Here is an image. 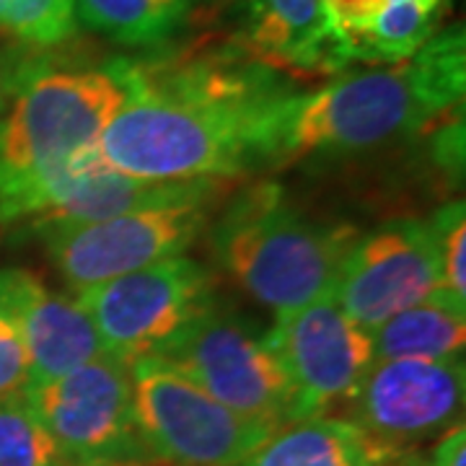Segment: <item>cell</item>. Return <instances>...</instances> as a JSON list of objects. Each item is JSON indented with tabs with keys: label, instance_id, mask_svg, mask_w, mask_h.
I'll return each instance as SVG.
<instances>
[{
	"label": "cell",
	"instance_id": "1",
	"mask_svg": "<svg viewBox=\"0 0 466 466\" xmlns=\"http://www.w3.org/2000/svg\"><path fill=\"white\" fill-rule=\"evenodd\" d=\"M296 88L238 50L168 63L127 60V101L99 148L148 182L238 179L259 168L272 116Z\"/></svg>",
	"mask_w": 466,
	"mask_h": 466
},
{
	"label": "cell",
	"instance_id": "2",
	"mask_svg": "<svg viewBox=\"0 0 466 466\" xmlns=\"http://www.w3.org/2000/svg\"><path fill=\"white\" fill-rule=\"evenodd\" d=\"M464 88L466 36L464 26L453 24L401 63L348 73L303 94L293 91L272 116L259 168L415 137L461 109Z\"/></svg>",
	"mask_w": 466,
	"mask_h": 466
},
{
	"label": "cell",
	"instance_id": "3",
	"mask_svg": "<svg viewBox=\"0 0 466 466\" xmlns=\"http://www.w3.org/2000/svg\"><path fill=\"white\" fill-rule=\"evenodd\" d=\"M127 101V60L99 67L24 63L0 115V226L29 223L55 179L99 148Z\"/></svg>",
	"mask_w": 466,
	"mask_h": 466
},
{
	"label": "cell",
	"instance_id": "4",
	"mask_svg": "<svg viewBox=\"0 0 466 466\" xmlns=\"http://www.w3.org/2000/svg\"><path fill=\"white\" fill-rule=\"evenodd\" d=\"M360 236L311 216L283 184H247L210 220L218 267L275 317L332 296L342 259Z\"/></svg>",
	"mask_w": 466,
	"mask_h": 466
},
{
	"label": "cell",
	"instance_id": "5",
	"mask_svg": "<svg viewBox=\"0 0 466 466\" xmlns=\"http://www.w3.org/2000/svg\"><path fill=\"white\" fill-rule=\"evenodd\" d=\"M133 412L153 466H236L278 428L241 417L158 355L130 360Z\"/></svg>",
	"mask_w": 466,
	"mask_h": 466
},
{
	"label": "cell",
	"instance_id": "6",
	"mask_svg": "<svg viewBox=\"0 0 466 466\" xmlns=\"http://www.w3.org/2000/svg\"><path fill=\"white\" fill-rule=\"evenodd\" d=\"M226 184L171 205L143 208L133 213L39 228L47 257L66 280L67 288L81 296L88 288L109 283L127 272L182 257L216 216L218 202L226 198Z\"/></svg>",
	"mask_w": 466,
	"mask_h": 466
},
{
	"label": "cell",
	"instance_id": "7",
	"mask_svg": "<svg viewBox=\"0 0 466 466\" xmlns=\"http://www.w3.org/2000/svg\"><path fill=\"white\" fill-rule=\"evenodd\" d=\"M158 358L241 417L269 428L303 420L299 394L265 332L218 300Z\"/></svg>",
	"mask_w": 466,
	"mask_h": 466
},
{
	"label": "cell",
	"instance_id": "8",
	"mask_svg": "<svg viewBox=\"0 0 466 466\" xmlns=\"http://www.w3.org/2000/svg\"><path fill=\"white\" fill-rule=\"evenodd\" d=\"M101 345L122 360L161 355L218 303V283L192 257H171L76 296Z\"/></svg>",
	"mask_w": 466,
	"mask_h": 466
},
{
	"label": "cell",
	"instance_id": "9",
	"mask_svg": "<svg viewBox=\"0 0 466 466\" xmlns=\"http://www.w3.org/2000/svg\"><path fill=\"white\" fill-rule=\"evenodd\" d=\"M24 394L73 466L150 464L135 425L127 360L104 352L60 379L26 386Z\"/></svg>",
	"mask_w": 466,
	"mask_h": 466
},
{
	"label": "cell",
	"instance_id": "10",
	"mask_svg": "<svg viewBox=\"0 0 466 466\" xmlns=\"http://www.w3.org/2000/svg\"><path fill=\"white\" fill-rule=\"evenodd\" d=\"M464 355L376 360L342 407L345 420L391 453L417 451L464 422Z\"/></svg>",
	"mask_w": 466,
	"mask_h": 466
},
{
	"label": "cell",
	"instance_id": "11",
	"mask_svg": "<svg viewBox=\"0 0 466 466\" xmlns=\"http://www.w3.org/2000/svg\"><path fill=\"white\" fill-rule=\"evenodd\" d=\"M441 290L438 244L428 218H394L360 233L342 259L332 299L366 329Z\"/></svg>",
	"mask_w": 466,
	"mask_h": 466
},
{
	"label": "cell",
	"instance_id": "12",
	"mask_svg": "<svg viewBox=\"0 0 466 466\" xmlns=\"http://www.w3.org/2000/svg\"><path fill=\"white\" fill-rule=\"evenodd\" d=\"M265 337L306 417L342 410L376 363L370 329L352 321L332 296L275 317Z\"/></svg>",
	"mask_w": 466,
	"mask_h": 466
},
{
	"label": "cell",
	"instance_id": "13",
	"mask_svg": "<svg viewBox=\"0 0 466 466\" xmlns=\"http://www.w3.org/2000/svg\"><path fill=\"white\" fill-rule=\"evenodd\" d=\"M233 45L283 76H337L348 67L324 0H236Z\"/></svg>",
	"mask_w": 466,
	"mask_h": 466
},
{
	"label": "cell",
	"instance_id": "14",
	"mask_svg": "<svg viewBox=\"0 0 466 466\" xmlns=\"http://www.w3.org/2000/svg\"><path fill=\"white\" fill-rule=\"evenodd\" d=\"M0 309L16 319L24 334L29 386L60 379L106 352L78 299L55 293L34 272L0 269Z\"/></svg>",
	"mask_w": 466,
	"mask_h": 466
},
{
	"label": "cell",
	"instance_id": "15",
	"mask_svg": "<svg viewBox=\"0 0 466 466\" xmlns=\"http://www.w3.org/2000/svg\"><path fill=\"white\" fill-rule=\"evenodd\" d=\"M394 456L345 417L311 415L272 431L236 466H386Z\"/></svg>",
	"mask_w": 466,
	"mask_h": 466
},
{
	"label": "cell",
	"instance_id": "16",
	"mask_svg": "<svg viewBox=\"0 0 466 466\" xmlns=\"http://www.w3.org/2000/svg\"><path fill=\"white\" fill-rule=\"evenodd\" d=\"M376 360L422 358L443 360L464 355L466 306L441 290L404 309L373 329Z\"/></svg>",
	"mask_w": 466,
	"mask_h": 466
},
{
	"label": "cell",
	"instance_id": "17",
	"mask_svg": "<svg viewBox=\"0 0 466 466\" xmlns=\"http://www.w3.org/2000/svg\"><path fill=\"white\" fill-rule=\"evenodd\" d=\"M78 24L109 42L148 50L182 32L192 14L189 0H73Z\"/></svg>",
	"mask_w": 466,
	"mask_h": 466
},
{
	"label": "cell",
	"instance_id": "18",
	"mask_svg": "<svg viewBox=\"0 0 466 466\" xmlns=\"http://www.w3.org/2000/svg\"><path fill=\"white\" fill-rule=\"evenodd\" d=\"M0 466H73L24 391L0 400Z\"/></svg>",
	"mask_w": 466,
	"mask_h": 466
},
{
	"label": "cell",
	"instance_id": "19",
	"mask_svg": "<svg viewBox=\"0 0 466 466\" xmlns=\"http://www.w3.org/2000/svg\"><path fill=\"white\" fill-rule=\"evenodd\" d=\"M78 32L73 0H0V34L32 47H57Z\"/></svg>",
	"mask_w": 466,
	"mask_h": 466
},
{
	"label": "cell",
	"instance_id": "20",
	"mask_svg": "<svg viewBox=\"0 0 466 466\" xmlns=\"http://www.w3.org/2000/svg\"><path fill=\"white\" fill-rule=\"evenodd\" d=\"M438 244L441 265V293L466 306V208L461 200L446 202L428 218Z\"/></svg>",
	"mask_w": 466,
	"mask_h": 466
},
{
	"label": "cell",
	"instance_id": "21",
	"mask_svg": "<svg viewBox=\"0 0 466 466\" xmlns=\"http://www.w3.org/2000/svg\"><path fill=\"white\" fill-rule=\"evenodd\" d=\"M32 379L29 350L16 319L0 309V400L26 391Z\"/></svg>",
	"mask_w": 466,
	"mask_h": 466
},
{
	"label": "cell",
	"instance_id": "22",
	"mask_svg": "<svg viewBox=\"0 0 466 466\" xmlns=\"http://www.w3.org/2000/svg\"><path fill=\"white\" fill-rule=\"evenodd\" d=\"M466 464V433L464 422L453 425L433 443V449L422 453V466H464Z\"/></svg>",
	"mask_w": 466,
	"mask_h": 466
},
{
	"label": "cell",
	"instance_id": "23",
	"mask_svg": "<svg viewBox=\"0 0 466 466\" xmlns=\"http://www.w3.org/2000/svg\"><path fill=\"white\" fill-rule=\"evenodd\" d=\"M14 70L16 66L11 67L3 57H0V115L8 104V96H11V86H14Z\"/></svg>",
	"mask_w": 466,
	"mask_h": 466
},
{
	"label": "cell",
	"instance_id": "24",
	"mask_svg": "<svg viewBox=\"0 0 466 466\" xmlns=\"http://www.w3.org/2000/svg\"><path fill=\"white\" fill-rule=\"evenodd\" d=\"M422 3H431V5H438V8H446V11L451 5V0H422Z\"/></svg>",
	"mask_w": 466,
	"mask_h": 466
},
{
	"label": "cell",
	"instance_id": "25",
	"mask_svg": "<svg viewBox=\"0 0 466 466\" xmlns=\"http://www.w3.org/2000/svg\"><path fill=\"white\" fill-rule=\"evenodd\" d=\"M94 466H148V464H94Z\"/></svg>",
	"mask_w": 466,
	"mask_h": 466
},
{
	"label": "cell",
	"instance_id": "26",
	"mask_svg": "<svg viewBox=\"0 0 466 466\" xmlns=\"http://www.w3.org/2000/svg\"><path fill=\"white\" fill-rule=\"evenodd\" d=\"M189 3L195 5V3H213V0H189Z\"/></svg>",
	"mask_w": 466,
	"mask_h": 466
},
{
	"label": "cell",
	"instance_id": "27",
	"mask_svg": "<svg viewBox=\"0 0 466 466\" xmlns=\"http://www.w3.org/2000/svg\"><path fill=\"white\" fill-rule=\"evenodd\" d=\"M148 466H153V464H148Z\"/></svg>",
	"mask_w": 466,
	"mask_h": 466
}]
</instances>
